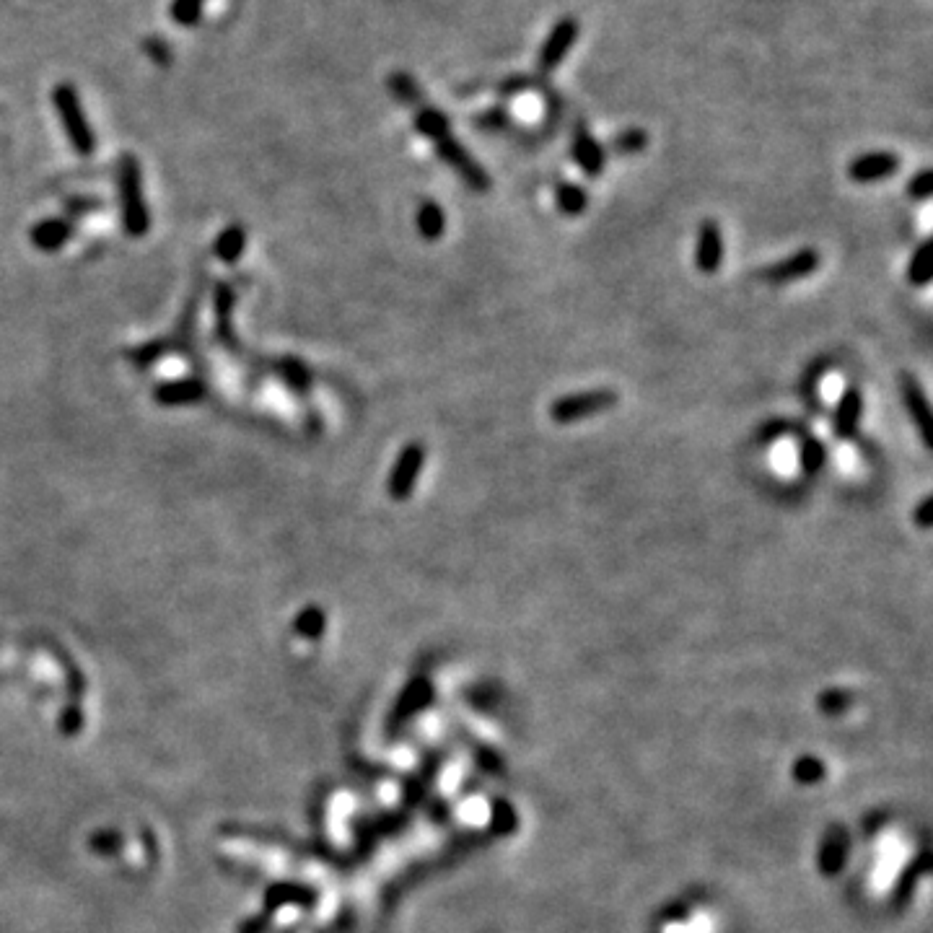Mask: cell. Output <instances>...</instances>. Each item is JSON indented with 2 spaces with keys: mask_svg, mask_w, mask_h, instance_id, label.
Listing matches in <instances>:
<instances>
[{
  "mask_svg": "<svg viewBox=\"0 0 933 933\" xmlns=\"http://www.w3.org/2000/svg\"><path fill=\"white\" fill-rule=\"evenodd\" d=\"M387 89H389V94H392L400 104H405V107L418 109L426 104L423 89H420L418 81H415L410 73H405V70H397V73H392V76L387 78Z\"/></svg>",
  "mask_w": 933,
  "mask_h": 933,
  "instance_id": "obj_16",
  "label": "cell"
},
{
  "mask_svg": "<svg viewBox=\"0 0 933 933\" xmlns=\"http://www.w3.org/2000/svg\"><path fill=\"white\" fill-rule=\"evenodd\" d=\"M70 236H73V226H70L68 221H63V218H47V221L42 223H34L29 239H32L34 247L42 249V252H58Z\"/></svg>",
  "mask_w": 933,
  "mask_h": 933,
  "instance_id": "obj_14",
  "label": "cell"
},
{
  "mask_svg": "<svg viewBox=\"0 0 933 933\" xmlns=\"http://www.w3.org/2000/svg\"><path fill=\"white\" fill-rule=\"evenodd\" d=\"M931 508H933V496H923L921 503H918V508L913 511V521L921 529H931L933 527Z\"/></svg>",
  "mask_w": 933,
  "mask_h": 933,
  "instance_id": "obj_29",
  "label": "cell"
},
{
  "mask_svg": "<svg viewBox=\"0 0 933 933\" xmlns=\"http://www.w3.org/2000/svg\"><path fill=\"white\" fill-rule=\"evenodd\" d=\"M905 278H908L910 286H915V288H926L928 283H931L933 265H931V242H928V239H923V242L918 244V249L913 252V257H910Z\"/></svg>",
  "mask_w": 933,
  "mask_h": 933,
  "instance_id": "obj_19",
  "label": "cell"
},
{
  "mask_svg": "<svg viewBox=\"0 0 933 933\" xmlns=\"http://www.w3.org/2000/svg\"><path fill=\"white\" fill-rule=\"evenodd\" d=\"M555 205H558V210L563 216H584L586 208H589V195H586L584 187L576 185V182H560V185L555 187Z\"/></svg>",
  "mask_w": 933,
  "mask_h": 933,
  "instance_id": "obj_18",
  "label": "cell"
},
{
  "mask_svg": "<svg viewBox=\"0 0 933 933\" xmlns=\"http://www.w3.org/2000/svg\"><path fill=\"white\" fill-rule=\"evenodd\" d=\"M205 384L200 379H177V381H166L161 387H156V402L159 405H169V407H179V405H195V402L205 400Z\"/></svg>",
  "mask_w": 933,
  "mask_h": 933,
  "instance_id": "obj_13",
  "label": "cell"
},
{
  "mask_svg": "<svg viewBox=\"0 0 933 933\" xmlns=\"http://www.w3.org/2000/svg\"><path fill=\"white\" fill-rule=\"evenodd\" d=\"M532 89H540V86H537V83L527 76L508 78V81H503L501 86H498V91H501L503 96H516V94H521V91H532Z\"/></svg>",
  "mask_w": 933,
  "mask_h": 933,
  "instance_id": "obj_28",
  "label": "cell"
},
{
  "mask_svg": "<svg viewBox=\"0 0 933 933\" xmlns=\"http://www.w3.org/2000/svg\"><path fill=\"white\" fill-rule=\"evenodd\" d=\"M283 379H286L288 384L296 389V392H306V389H309V384H311V374L306 371L304 363L296 361V358H291V361H283Z\"/></svg>",
  "mask_w": 933,
  "mask_h": 933,
  "instance_id": "obj_24",
  "label": "cell"
},
{
  "mask_svg": "<svg viewBox=\"0 0 933 933\" xmlns=\"http://www.w3.org/2000/svg\"><path fill=\"white\" fill-rule=\"evenodd\" d=\"M933 195V172L931 169H921V172L915 174L913 179L908 182V197L913 200H928Z\"/></svg>",
  "mask_w": 933,
  "mask_h": 933,
  "instance_id": "obj_26",
  "label": "cell"
},
{
  "mask_svg": "<svg viewBox=\"0 0 933 933\" xmlns=\"http://www.w3.org/2000/svg\"><path fill=\"white\" fill-rule=\"evenodd\" d=\"M819 262V252L814 247H804L799 252H794L791 257L781 262H773L762 270V278L773 283V286H786V283H796L801 278H809L812 273H817Z\"/></svg>",
  "mask_w": 933,
  "mask_h": 933,
  "instance_id": "obj_9",
  "label": "cell"
},
{
  "mask_svg": "<svg viewBox=\"0 0 933 933\" xmlns=\"http://www.w3.org/2000/svg\"><path fill=\"white\" fill-rule=\"evenodd\" d=\"M724 265V234L716 221H703L698 226L695 242V267L703 275H716Z\"/></svg>",
  "mask_w": 933,
  "mask_h": 933,
  "instance_id": "obj_11",
  "label": "cell"
},
{
  "mask_svg": "<svg viewBox=\"0 0 933 933\" xmlns=\"http://www.w3.org/2000/svg\"><path fill=\"white\" fill-rule=\"evenodd\" d=\"M426 467V449L423 444L413 441L397 454L392 470L387 477V493L392 501H407L413 496V490L418 488L420 472Z\"/></svg>",
  "mask_w": 933,
  "mask_h": 933,
  "instance_id": "obj_5",
  "label": "cell"
},
{
  "mask_svg": "<svg viewBox=\"0 0 933 933\" xmlns=\"http://www.w3.org/2000/svg\"><path fill=\"white\" fill-rule=\"evenodd\" d=\"M571 156L578 169L589 179H599L604 174V169H607V151H604L602 143L591 135V130L584 122H576V127H573Z\"/></svg>",
  "mask_w": 933,
  "mask_h": 933,
  "instance_id": "obj_8",
  "label": "cell"
},
{
  "mask_svg": "<svg viewBox=\"0 0 933 933\" xmlns=\"http://www.w3.org/2000/svg\"><path fill=\"white\" fill-rule=\"evenodd\" d=\"M900 392H902V402H905V410H908L910 420H913V426L918 428V433H921L923 446H926V449H933V415H931V405H928L926 392H923V387H921V381L915 379L910 371H902Z\"/></svg>",
  "mask_w": 933,
  "mask_h": 933,
  "instance_id": "obj_7",
  "label": "cell"
},
{
  "mask_svg": "<svg viewBox=\"0 0 933 933\" xmlns=\"http://www.w3.org/2000/svg\"><path fill=\"white\" fill-rule=\"evenodd\" d=\"M120 205H122V226H125L127 236L140 239L146 236L151 229V216H148V205L143 200V177H140V164L135 156H122L120 159Z\"/></svg>",
  "mask_w": 933,
  "mask_h": 933,
  "instance_id": "obj_1",
  "label": "cell"
},
{
  "mask_svg": "<svg viewBox=\"0 0 933 933\" xmlns=\"http://www.w3.org/2000/svg\"><path fill=\"white\" fill-rule=\"evenodd\" d=\"M68 208L73 210V213H81V210H94V208H99V200H94V197H78V200H68Z\"/></svg>",
  "mask_w": 933,
  "mask_h": 933,
  "instance_id": "obj_31",
  "label": "cell"
},
{
  "mask_svg": "<svg viewBox=\"0 0 933 933\" xmlns=\"http://www.w3.org/2000/svg\"><path fill=\"white\" fill-rule=\"evenodd\" d=\"M617 402H620V394L615 389H584V392L565 394L550 405V420L555 426H573V423L607 413L617 407Z\"/></svg>",
  "mask_w": 933,
  "mask_h": 933,
  "instance_id": "obj_3",
  "label": "cell"
},
{
  "mask_svg": "<svg viewBox=\"0 0 933 933\" xmlns=\"http://www.w3.org/2000/svg\"><path fill=\"white\" fill-rule=\"evenodd\" d=\"M646 146L648 133L641 127H628V130H622V133H617L610 140V151L617 153V156H635V153L646 151Z\"/></svg>",
  "mask_w": 933,
  "mask_h": 933,
  "instance_id": "obj_21",
  "label": "cell"
},
{
  "mask_svg": "<svg viewBox=\"0 0 933 933\" xmlns=\"http://www.w3.org/2000/svg\"><path fill=\"white\" fill-rule=\"evenodd\" d=\"M143 50H146L148 58H151L156 65H161V68H164V65H169V60H172V50H169V45H166L164 39H159V37L146 39Z\"/></svg>",
  "mask_w": 933,
  "mask_h": 933,
  "instance_id": "obj_27",
  "label": "cell"
},
{
  "mask_svg": "<svg viewBox=\"0 0 933 933\" xmlns=\"http://www.w3.org/2000/svg\"><path fill=\"white\" fill-rule=\"evenodd\" d=\"M433 148H436L438 159L444 161L451 172L459 174V179H462L464 185L470 187L472 192H480V195H483V192L490 190V174L485 172V166L480 164L457 138L446 135V138L436 140Z\"/></svg>",
  "mask_w": 933,
  "mask_h": 933,
  "instance_id": "obj_4",
  "label": "cell"
},
{
  "mask_svg": "<svg viewBox=\"0 0 933 933\" xmlns=\"http://www.w3.org/2000/svg\"><path fill=\"white\" fill-rule=\"evenodd\" d=\"M578 34H581V26H578L573 16H565L550 29L540 52H537V70H540L542 76H550L565 63V58L571 55L573 45H576Z\"/></svg>",
  "mask_w": 933,
  "mask_h": 933,
  "instance_id": "obj_6",
  "label": "cell"
},
{
  "mask_svg": "<svg viewBox=\"0 0 933 933\" xmlns=\"http://www.w3.org/2000/svg\"><path fill=\"white\" fill-rule=\"evenodd\" d=\"M825 462H827L825 444H822V441H819V438H814V436L804 438V441H801V446H799L801 470L807 472V475H817V472L825 467Z\"/></svg>",
  "mask_w": 933,
  "mask_h": 933,
  "instance_id": "obj_22",
  "label": "cell"
},
{
  "mask_svg": "<svg viewBox=\"0 0 933 933\" xmlns=\"http://www.w3.org/2000/svg\"><path fill=\"white\" fill-rule=\"evenodd\" d=\"M52 104L60 117L65 135H68L70 146L78 156H91L96 148V135L89 125V117L83 112L81 96H78L73 83H58L52 91Z\"/></svg>",
  "mask_w": 933,
  "mask_h": 933,
  "instance_id": "obj_2",
  "label": "cell"
},
{
  "mask_svg": "<svg viewBox=\"0 0 933 933\" xmlns=\"http://www.w3.org/2000/svg\"><path fill=\"white\" fill-rule=\"evenodd\" d=\"M783 431H786V426H783V423H768V426L760 431V441H762V444H773L775 438L783 436Z\"/></svg>",
  "mask_w": 933,
  "mask_h": 933,
  "instance_id": "obj_30",
  "label": "cell"
},
{
  "mask_svg": "<svg viewBox=\"0 0 933 933\" xmlns=\"http://www.w3.org/2000/svg\"><path fill=\"white\" fill-rule=\"evenodd\" d=\"M900 172V156L889 151H871L861 153L848 164V177L856 185H871V182H882V179L895 177Z\"/></svg>",
  "mask_w": 933,
  "mask_h": 933,
  "instance_id": "obj_10",
  "label": "cell"
},
{
  "mask_svg": "<svg viewBox=\"0 0 933 933\" xmlns=\"http://www.w3.org/2000/svg\"><path fill=\"white\" fill-rule=\"evenodd\" d=\"M244 247H247V231L242 226H229V229H223L221 236L216 239V254L221 257L223 262H236L244 254Z\"/></svg>",
  "mask_w": 933,
  "mask_h": 933,
  "instance_id": "obj_20",
  "label": "cell"
},
{
  "mask_svg": "<svg viewBox=\"0 0 933 933\" xmlns=\"http://www.w3.org/2000/svg\"><path fill=\"white\" fill-rule=\"evenodd\" d=\"M415 223H418V234L426 239V242H438L446 231V216L441 205L433 203V200H426V203H420L418 216H415Z\"/></svg>",
  "mask_w": 933,
  "mask_h": 933,
  "instance_id": "obj_17",
  "label": "cell"
},
{
  "mask_svg": "<svg viewBox=\"0 0 933 933\" xmlns=\"http://www.w3.org/2000/svg\"><path fill=\"white\" fill-rule=\"evenodd\" d=\"M203 8L205 0H172L169 13H172L174 24L192 29V26H197L200 19H203Z\"/></svg>",
  "mask_w": 933,
  "mask_h": 933,
  "instance_id": "obj_23",
  "label": "cell"
},
{
  "mask_svg": "<svg viewBox=\"0 0 933 933\" xmlns=\"http://www.w3.org/2000/svg\"><path fill=\"white\" fill-rule=\"evenodd\" d=\"M861 420H864V394L861 389L848 387L840 394L835 413H832V433L838 441H851L858 436Z\"/></svg>",
  "mask_w": 933,
  "mask_h": 933,
  "instance_id": "obj_12",
  "label": "cell"
},
{
  "mask_svg": "<svg viewBox=\"0 0 933 933\" xmlns=\"http://www.w3.org/2000/svg\"><path fill=\"white\" fill-rule=\"evenodd\" d=\"M413 125H415V130L423 135V138L433 140V143H436V140H441V138H446V135H451V120H449V117H446L441 109L428 107V104H423V107L415 109Z\"/></svg>",
  "mask_w": 933,
  "mask_h": 933,
  "instance_id": "obj_15",
  "label": "cell"
},
{
  "mask_svg": "<svg viewBox=\"0 0 933 933\" xmlns=\"http://www.w3.org/2000/svg\"><path fill=\"white\" fill-rule=\"evenodd\" d=\"M477 127H483V130H490V133H498V130H508V127L514 125L511 115H508L506 109L493 107L488 112H483L480 117H475Z\"/></svg>",
  "mask_w": 933,
  "mask_h": 933,
  "instance_id": "obj_25",
  "label": "cell"
}]
</instances>
